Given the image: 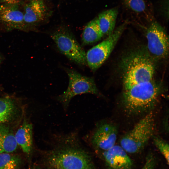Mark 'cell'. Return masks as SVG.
<instances>
[{
	"label": "cell",
	"mask_w": 169,
	"mask_h": 169,
	"mask_svg": "<svg viewBox=\"0 0 169 169\" xmlns=\"http://www.w3.org/2000/svg\"><path fill=\"white\" fill-rule=\"evenodd\" d=\"M147 50L152 57L164 58L169 50L168 36L164 28L156 21H152L146 28Z\"/></svg>",
	"instance_id": "cell-8"
},
{
	"label": "cell",
	"mask_w": 169,
	"mask_h": 169,
	"mask_svg": "<svg viewBox=\"0 0 169 169\" xmlns=\"http://www.w3.org/2000/svg\"><path fill=\"white\" fill-rule=\"evenodd\" d=\"M0 62H1V59H0Z\"/></svg>",
	"instance_id": "cell-24"
},
{
	"label": "cell",
	"mask_w": 169,
	"mask_h": 169,
	"mask_svg": "<svg viewBox=\"0 0 169 169\" xmlns=\"http://www.w3.org/2000/svg\"></svg>",
	"instance_id": "cell-25"
},
{
	"label": "cell",
	"mask_w": 169,
	"mask_h": 169,
	"mask_svg": "<svg viewBox=\"0 0 169 169\" xmlns=\"http://www.w3.org/2000/svg\"><path fill=\"white\" fill-rule=\"evenodd\" d=\"M126 9L136 16L152 22L153 13L147 0H122Z\"/></svg>",
	"instance_id": "cell-14"
},
{
	"label": "cell",
	"mask_w": 169,
	"mask_h": 169,
	"mask_svg": "<svg viewBox=\"0 0 169 169\" xmlns=\"http://www.w3.org/2000/svg\"><path fill=\"white\" fill-rule=\"evenodd\" d=\"M102 153L109 169H131L133 166L132 161L120 146L115 145Z\"/></svg>",
	"instance_id": "cell-10"
},
{
	"label": "cell",
	"mask_w": 169,
	"mask_h": 169,
	"mask_svg": "<svg viewBox=\"0 0 169 169\" xmlns=\"http://www.w3.org/2000/svg\"><path fill=\"white\" fill-rule=\"evenodd\" d=\"M117 133L116 127L113 124L101 122L97 124L87 140L96 152H102L115 145Z\"/></svg>",
	"instance_id": "cell-9"
},
{
	"label": "cell",
	"mask_w": 169,
	"mask_h": 169,
	"mask_svg": "<svg viewBox=\"0 0 169 169\" xmlns=\"http://www.w3.org/2000/svg\"><path fill=\"white\" fill-rule=\"evenodd\" d=\"M155 158L151 154H149L146 158L145 163L141 169H154L156 164Z\"/></svg>",
	"instance_id": "cell-21"
},
{
	"label": "cell",
	"mask_w": 169,
	"mask_h": 169,
	"mask_svg": "<svg viewBox=\"0 0 169 169\" xmlns=\"http://www.w3.org/2000/svg\"><path fill=\"white\" fill-rule=\"evenodd\" d=\"M52 143L46 159L48 169H95L76 132L56 135Z\"/></svg>",
	"instance_id": "cell-1"
},
{
	"label": "cell",
	"mask_w": 169,
	"mask_h": 169,
	"mask_svg": "<svg viewBox=\"0 0 169 169\" xmlns=\"http://www.w3.org/2000/svg\"><path fill=\"white\" fill-rule=\"evenodd\" d=\"M31 169H36V168H31Z\"/></svg>",
	"instance_id": "cell-23"
},
{
	"label": "cell",
	"mask_w": 169,
	"mask_h": 169,
	"mask_svg": "<svg viewBox=\"0 0 169 169\" xmlns=\"http://www.w3.org/2000/svg\"><path fill=\"white\" fill-rule=\"evenodd\" d=\"M122 68L124 90L152 80L155 71L152 57L147 49L141 48L129 52L122 60Z\"/></svg>",
	"instance_id": "cell-2"
},
{
	"label": "cell",
	"mask_w": 169,
	"mask_h": 169,
	"mask_svg": "<svg viewBox=\"0 0 169 169\" xmlns=\"http://www.w3.org/2000/svg\"><path fill=\"white\" fill-rule=\"evenodd\" d=\"M161 90L159 85L152 79L124 90L122 105L124 110L131 115L148 112L156 104Z\"/></svg>",
	"instance_id": "cell-3"
},
{
	"label": "cell",
	"mask_w": 169,
	"mask_h": 169,
	"mask_svg": "<svg viewBox=\"0 0 169 169\" xmlns=\"http://www.w3.org/2000/svg\"><path fill=\"white\" fill-rule=\"evenodd\" d=\"M118 14V9L113 8L103 11L97 17L98 23L104 36H108L114 30Z\"/></svg>",
	"instance_id": "cell-16"
},
{
	"label": "cell",
	"mask_w": 169,
	"mask_h": 169,
	"mask_svg": "<svg viewBox=\"0 0 169 169\" xmlns=\"http://www.w3.org/2000/svg\"><path fill=\"white\" fill-rule=\"evenodd\" d=\"M46 8L42 0H32L24 7L25 23H34L44 20Z\"/></svg>",
	"instance_id": "cell-15"
},
{
	"label": "cell",
	"mask_w": 169,
	"mask_h": 169,
	"mask_svg": "<svg viewBox=\"0 0 169 169\" xmlns=\"http://www.w3.org/2000/svg\"><path fill=\"white\" fill-rule=\"evenodd\" d=\"M19 159L11 153L0 154V169H17Z\"/></svg>",
	"instance_id": "cell-19"
},
{
	"label": "cell",
	"mask_w": 169,
	"mask_h": 169,
	"mask_svg": "<svg viewBox=\"0 0 169 169\" xmlns=\"http://www.w3.org/2000/svg\"><path fill=\"white\" fill-rule=\"evenodd\" d=\"M125 22L114 29L102 42L89 49L86 54V62L91 69L95 71L108 58L125 30Z\"/></svg>",
	"instance_id": "cell-6"
},
{
	"label": "cell",
	"mask_w": 169,
	"mask_h": 169,
	"mask_svg": "<svg viewBox=\"0 0 169 169\" xmlns=\"http://www.w3.org/2000/svg\"><path fill=\"white\" fill-rule=\"evenodd\" d=\"M104 36L100 28L97 18L89 22L83 31L82 40L84 45L93 44Z\"/></svg>",
	"instance_id": "cell-18"
},
{
	"label": "cell",
	"mask_w": 169,
	"mask_h": 169,
	"mask_svg": "<svg viewBox=\"0 0 169 169\" xmlns=\"http://www.w3.org/2000/svg\"><path fill=\"white\" fill-rule=\"evenodd\" d=\"M17 146L14 134L11 128L6 124H0V154L12 153Z\"/></svg>",
	"instance_id": "cell-17"
},
{
	"label": "cell",
	"mask_w": 169,
	"mask_h": 169,
	"mask_svg": "<svg viewBox=\"0 0 169 169\" xmlns=\"http://www.w3.org/2000/svg\"><path fill=\"white\" fill-rule=\"evenodd\" d=\"M154 128V115L151 111L122 137L120 141V146L129 153L140 152L151 138Z\"/></svg>",
	"instance_id": "cell-4"
},
{
	"label": "cell",
	"mask_w": 169,
	"mask_h": 169,
	"mask_svg": "<svg viewBox=\"0 0 169 169\" xmlns=\"http://www.w3.org/2000/svg\"><path fill=\"white\" fill-rule=\"evenodd\" d=\"M19 112L18 106L13 99L0 97V124L13 121L18 118Z\"/></svg>",
	"instance_id": "cell-13"
},
{
	"label": "cell",
	"mask_w": 169,
	"mask_h": 169,
	"mask_svg": "<svg viewBox=\"0 0 169 169\" xmlns=\"http://www.w3.org/2000/svg\"><path fill=\"white\" fill-rule=\"evenodd\" d=\"M51 35L57 47L63 54L79 64H86V53L84 49L68 30L59 28Z\"/></svg>",
	"instance_id": "cell-7"
},
{
	"label": "cell",
	"mask_w": 169,
	"mask_h": 169,
	"mask_svg": "<svg viewBox=\"0 0 169 169\" xmlns=\"http://www.w3.org/2000/svg\"><path fill=\"white\" fill-rule=\"evenodd\" d=\"M153 141L155 145L164 156L167 163L168 165L169 153L168 143L161 138L158 137H154Z\"/></svg>",
	"instance_id": "cell-20"
},
{
	"label": "cell",
	"mask_w": 169,
	"mask_h": 169,
	"mask_svg": "<svg viewBox=\"0 0 169 169\" xmlns=\"http://www.w3.org/2000/svg\"><path fill=\"white\" fill-rule=\"evenodd\" d=\"M17 144L25 154L29 155L33 146V126L28 121L24 120L14 134Z\"/></svg>",
	"instance_id": "cell-12"
},
{
	"label": "cell",
	"mask_w": 169,
	"mask_h": 169,
	"mask_svg": "<svg viewBox=\"0 0 169 169\" xmlns=\"http://www.w3.org/2000/svg\"><path fill=\"white\" fill-rule=\"evenodd\" d=\"M1 1L5 3L6 4H17L19 2V0H0Z\"/></svg>",
	"instance_id": "cell-22"
},
{
	"label": "cell",
	"mask_w": 169,
	"mask_h": 169,
	"mask_svg": "<svg viewBox=\"0 0 169 169\" xmlns=\"http://www.w3.org/2000/svg\"><path fill=\"white\" fill-rule=\"evenodd\" d=\"M66 72L69 78L68 86L66 91L57 98L65 110L71 100L76 95L89 93L102 96L93 78L83 75L72 69H67Z\"/></svg>",
	"instance_id": "cell-5"
},
{
	"label": "cell",
	"mask_w": 169,
	"mask_h": 169,
	"mask_svg": "<svg viewBox=\"0 0 169 169\" xmlns=\"http://www.w3.org/2000/svg\"><path fill=\"white\" fill-rule=\"evenodd\" d=\"M17 4L0 5V19L9 28L23 29L25 27L24 14Z\"/></svg>",
	"instance_id": "cell-11"
}]
</instances>
